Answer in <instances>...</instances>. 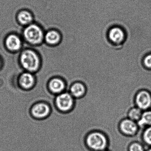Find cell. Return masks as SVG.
Listing matches in <instances>:
<instances>
[{
    "instance_id": "obj_16",
    "label": "cell",
    "mask_w": 151,
    "mask_h": 151,
    "mask_svg": "<svg viewBox=\"0 0 151 151\" xmlns=\"http://www.w3.org/2000/svg\"><path fill=\"white\" fill-rule=\"evenodd\" d=\"M141 109L138 107H133L129 110L128 116L129 119L134 121H138L141 118L142 113Z\"/></svg>"
},
{
    "instance_id": "obj_20",
    "label": "cell",
    "mask_w": 151,
    "mask_h": 151,
    "mask_svg": "<svg viewBox=\"0 0 151 151\" xmlns=\"http://www.w3.org/2000/svg\"><path fill=\"white\" fill-rule=\"evenodd\" d=\"M2 66H3V64H2V60H1V58H0V68H1Z\"/></svg>"
},
{
    "instance_id": "obj_8",
    "label": "cell",
    "mask_w": 151,
    "mask_h": 151,
    "mask_svg": "<svg viewBox=\"0 0 151 151\" xmlns=\"http://www.w3.org/2000/svg\"><path fill=\"white\" fill-rule=\"evenodd\" d=\"M62 40L61 33L56 28H52L45 32L44 42L50 47H56L60 44Z\"/></svg>"
},
{
    "instance_id": "obj_11",
    "label": "cell",
    "mask_w": 151,
    "mask_h": 151,
    "mask_svg": "<svg viewBox=\"0 0 151 151\" xmlns=\"http://www.w3.org/2000/svg\"><path fill=\"white\" fill-rule=\"evenodd\" d=\"M17 21L19 24L25 27L34 22V16L30 10L23 9L17 14Z\"/></svg>"
},
{
    "instance_id": "obj_19",
    "label": "cell",
    "mask_w": 151,
    "mask_h": 151,
    "mask_svg": "<svg viewBox=\"0 0 151 151\" xmlns=\"http://www.w3.org/2000/svg\"><path fill=\"white\" fill-rule=\"evenodd\" d=\"M129 151H145L142 145L138 143H133L129 147Z\"/></svg>"
},
{
    "instance_id": "obj_3",
    "label": "cell",
    "mask_w": 151,
    "mask_h": 151,
    "mask_svg": "<svg viewBox=\"0 0 151 151\" xmlns=\"http://www.w3.org/2000/svg\"><path fill=\"white\" fill-rule=\"evenodd\" d=\"M86 144L93 151H102L106 148L108 142L106 136L102 133L93 132L87 136Z\"/></svg>"
},
{
    "instance_id": "obj_15",
    "label": "cell",
    "mask_w": 151,
    "mask_h": 151,
    "mask_svg": "<svg viewBox=\"0 0 151 151\" xmlns=\"http://www.w3.org/2000/svg\"><path fill=\"white\" fill-rule=\"evenodd\" d=\"M137 125L140 127L151 125V111H146L142 114L141 118L137 122Z\"/></svg>"
},
{
    "instance_id": "obj_17",
    "label": "cell",
    "mask_w": 151,
    "mask_h": 151,
    "mask_svg": "<svg viewBox=\"0 0 151 151\" xmlns=\"http://www.w3.org/2000/svg\"><path fill=\"white\" fill-rule=\"evenodd\" d=\"M143 139L147 145H151V126L148 127L144 132Z\"/></svg>"
},
{
    "instance_id": "obj_6",
    "label": "cell",
    "mask_w": 151,
    "mask_h": 151,
    "mask_svg": "<svg viewBox=\"0 0 151 151\" xmlns=\"http://www.w3.org/2000/svg\"><path fill=\"white\" fill-rule=\"evenodd\" d=\"M51 112V107L45 102H37L34 104L31 109L32 116L37 119H44L48 117Z\"/></svg>"
},
{
    "instance_id": "obj_10",
    "label": "cell",
    "mask_w": 151,
    "mask_h": 151,
    "mask_svg": "<svg viewBox=\"0 0 151 151\" xmlns=\"http://www.w3.org/2000/svg\"><path fill=\"white\" fill-rule=\"evenodd\" d=\"M36 82L35 76L28 71H24L22 73L18 79V83L20 87L25 90H31L33 88Z\"/></svg>"
},
{
    "instance_id": "obj_14",
    "label": "cell",
    "mask_w": 151,
    "mask_h": 151,
    "mask_svg": "<svg viewBox=\"0 0 151 151\" xmlns=\"http://www.w3.org/2000/svg\"><path fill=\"white\" fill-rule=\"evenodd\" d=\"M70 91V94L73 97L79 98L85 93V86L82 83L77 82L71 86Z\"/></svg>"
},
{
    "instance_id": "obj_22",
    "label": "cell",
    "mask_w": 151,
    "mask_h": 151,
    "mask_svg": "<svg viewBox=\"0 0 151 151\" xmlns=\"http://www.w3.org/2000/svg\"><path fill=\"white\" fill-rule=\"evenodd\" d=\"M106 151V150H103V151Z\"/></svg>"
},
{
    "instance_id": "obj_7",
    "label": "cell",
    "mask_w": 151,
    "mask_h": 151,
    "mask_svg": "<svg viewBox=\"0 0 151 151\" xmlns=\"http://www.w3.org/2000/svg\"><path fill=\"white\" fill-rule=\"evenodd\" d=\"M109 40L115 45L122 44L126 38V34L124 30L119 26H114L109 29L108 32Z\"/></svg>"
},
{
    "instance_id": "obj_13",
    "label": "cell",
    "mask_w": 151,
    "mask_h": 151,
    "mask_svg": "<svg viewBox=\"0 0 151 151\" xmlns=\"http://www.w3.org/2000/svg\"><path fill=\"white\" fill-rule=\"evenodd\" d=\"M65 87L66 84L65 82L60 78H53L48 83V89L53 94L61 93L65 89Z\"/></svg>"
},
{
    "instance_id": "obj_1",
    "label": "cell",
    "mask_w": 151,
    "mask_h": 151,
    "mask_svg": "<svg viewBox=\"0 0 151 151\" xmlns=\"http://www.w3.org/2000/svg\"><path fill=\"white\" fill-rule=\"evenodd\" d=\"M18 59L21 67L31 73L38 71L42 64L41 58L38 53L32 49L27 48L22 51Z\"/></svg>"
},
{
    "instance_id": "obj_9",
    "label": "cell",
    "mask_w": 151,
    "mask_h": 151,
    "mask_svg": "<svg viewBox=\"0 0 151 151\" xmlns=\"http://www.w3.org/2000/svg\"><path fill=\"white\" fill-rule=\"evenodd\" d=\"M135 102L137 107L141 110H146L151 106V95L149 92L142 91L137 93Z\"/></svg>"
},
{
    "instance_id": "obj_21",
    "label": "cell",
    "mask_w": 151,
    "mask_h": 151,
    "mask_svg": "<svg viewBox=\"0 0 151 151\" xmlns=\"http://www.w3.org/2000/svg\"><path fill=\"white\" fill-rule=\"evenodd\" d=\"M147 151H151V148H149V149Z\"/></svg>"
},
{
    "instance_id": "obj_18",
    "label": "cell",
    "mask_w": 151,
    "mask_h": 151,
    "mask_svg": "<svg viewBox=\"0 0 151 151\" xmlns=\"http://www.w3.org/2000/svg\"><path fill=\"white\" fill-rule=\"evenodd\" d=\"M143 64L146 69H151V53L147 54L143 60Z\"/></svg>"
},
{
    "instance_id": "obj_5",
    "label": "cell",
    "mask_w": 151,
    "mask_h": 151,
    "mask_svg": "<svg viewBox=\"0 0 151 151\" xmlns=\"http://www.w3.org/2000/svg\"><path fill=\"white\" fill-rule=\"evenodd\" d=\"M55 106L62 112H67L71 109L74 104L73 96L68 92L61 93L55 97Z\"/></svg>"
},
{
    "instance_id": "obj_4",
    "label": "cell",
    "mask_w": 151,
    "mask_h": 151,
    "mask_svg": "<svg viewBox=\"0 0 151 151\" xmlns=\"http://www.w3.org/2000/svg\"><path fill=\"white\" fill-rule=\"evenodd\" d=\"M4 45L6 49L10 52L17 53L22 49L23 40L16 33H10L5 39Z\"/></svg>"
},
{
    "instance_id": "obj_12",
    "label": "cell",
    "mask_w": 151,
    "mask_h": 151,
    "mask_svg": "<svg viewBox=\"0 0 151 151\" xmlns=\"http://www.w3.org/2000/svg\"><path fill=\"white\" fill-rule=\"evenodd\" d=\"M121 132L125 135H134L138 129V125L134 121L130 119H125L121 122L120 125Z\"/></svg>"
},
{
    "instance_id": "obj_2",
    "label": "cell",
    "mask_w": 151,
    "mask_h": 151,
    "mask_svg": "<svg viewBox=\"0 0 151 151\" xmlns=\"http://www.w3.org/2000/svg\"><path fill=\"white\" fill-rule=\"evenodd\" d=\"M45 32L41 26L32 23L24 27L22 32L23 40L32 46H39L44 42Z\"/></svg>"
}]
</instances>
